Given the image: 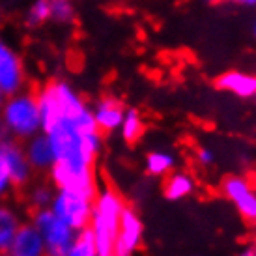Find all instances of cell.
<instances>
[{"instance_id":"obj_1","label":"cell","mask_w":256,"mask_h":256,"mask_svg":"<svg viewBox=\"0 0 256 256\" xmlns=\"http://www.w3.org/2000/svg\"><path fill=\"white\" fill-rule=\"evenodd\" d=\"M42 131L54 154L49 182L96 198V163L103 150V133L94 122L92 108L66 80H50L36 92Z\"/></svg>"},{"instance_id":"obj_2","label":"cell","mask_w":256,"mask_h":256,"mask_svg":"<svg viewBox=\"0 0 256 256\" xmlns=\"http://www.w3.org/2000/svg\"><path fill=\"white\" fill-rule=\"evenodd\" d=\"M124 208H126V200L116 189L108 185L103 189H98V194L94 198L90 224H88L96 240L98 256H114V242H116Z\"/></svg>"},{"instance_id":"obj_3","label":"cell","mask_w":256,"mask_h":256,"mask_svg":"<svg viewBox=\"0 0 256 256\" xmlns=\"http://www.w3.org/2000/svg\"><path fill=\"white\" fill-rule=\"evenodd\" d=\"M0 118L8 128L10 136L21 140V142L40 133L42 131V112H40L36 92L21 90L14 96H8L4 107L0 110Z\"/></svg>"},{"instance_id":"obj_4","label":"cell","mask_w":256,"mask_h":256,"mask_svg":"<svg viewBox=\"0 0 256 256\" xmlns=\"http://www.w3.org/2000/svg\"><path fill=\"white\" fill-rule=\"evenodd\" d=\"M28 220L38 228L45 245V256H66L72 247L77 232L60 220L50 212V208L32 210Z\"/></svg>"},{"instance_id":"obj_5","label":"cell","mask_w":256,"mask_h":256,"mask_svg":"<svg viewBox=\"0 0 256 256\" xmlns=\"http://www.w3.org/2000/svg\"><path fill=\"white\" fill-rule=\"evenodd\" d=\"M49 208L58 219L64 220L68 226L78 232L90 224L94 198L70 189H56Z\"/></svg>"},{"instance_id":"obj_6","label":"cell","mask_w":256,"mask_h":256,"mask_svg":"<svg viewBox=\"0 0 256 256\" xmlns=\"http://www.w3.org/2000/svg\"><path fill=\"white\" fill-rule=\"evenodd\" d=\"M220 192L249 226H256V187L250 180L236 174L226 176L220 182Z\"/></svg>"},{"instance_id":"obj_7","label":"cell","mask_w":256,"mask_h":256,"mask_svg":"<svg viewBox=\"0 0 256 256\" xmlns=\"http://www.w3.org/2000/svg\"><path fill=\"white\" fill-rule=\"evenodd\" d=\"M144 222L133 206L126 204L120 217V226L114 242V256H135V252L142 247Z\"/></svg>"},{"instance_id":"obj_8","label":"cell","mask_w":256,"mask_h":256,"mask_svg":"<svg viewBox=\"0 0 256 256\" xmlns=\"http://www.w3.org/2000/svg\"><path fill=\"white\" fill-rule=\"evenodd\" d=\"M0 159L4 161L8 172H10V178L14 182L15 191H22L28 184L34 182L36 178V172L32 170L22 142L17 138H6L0 142Z\"/></svg>"},{"instance_id":"obj_9","label":"cell","mask_w":256,"mask_h":256,"mask_svg":"<svg viewBox=\"0 0 256 256\" xmlns=\"http://www.w3.org/2000/svg\"><path fill=\"white\" fill-rule=\"evenodd\" d=\"M24 88V68L19 56L0 40V90L4 96H14Z\"/></svg>"},{"instance_id":"obj_10","label":"cell","mask_w":256,"mask_h":256,"mask_svg":"<svg viewBox=\"0 0 256 256\" xmlns=\"http://www.w3.org/2000/svg\"><path fill=\"white\" fill-rule=\"evenodd\" d=\"M0 256H45L42 234L30 220H24L21 228L17 230L12 245Z\"/></svg>"},{"instance_id":"obj_11","label":"cell","mask_w":256,"mask_h":256,"mask_svg":"<svg viewBox=\"0 0 256 256\" xmlns=\"http://www.w3.org/2000/svg\"><path fill=\"white\" fill-rule=\"evenodd\" d=\"M22 148H24V154H26V159H28L32 170L36 174H42V176L49 174L50 166L54 164V154H52L49 138L43 131L26 138L22 142Z\"/></svg>"},{"instance_id":"obj_12","label":"cell","mask_w":256,"mask_h":256,"mask_svg":"<svg viewBox=\"0 0 256 256\" xmlns=\"http://www.w3.org/2000/svg\"><path fill=\"white\" fill-rule=\"evenodd\" d=\"M124 112H126L124 103L114 96H103L92 108L94 122L101 133L118 131L122 120H124Z\"/></svg>"},{"instance_id":"obj_13","label":"cell","mask_w":256,"mask_h":256,"mask_svg":"<svg viewBox=\"0 0 256 256\" xmlns=\"http://www.w3.org/2000/svg\"><path fill=\"white\" fill-rule=\"evenodd\" d=\"M215 86L220 92L232 94L242 100H252L256 96V75L245 72H226L215 80Z\"/></svg>"},{"instance_id":"obj_14","label":"cell","mask_w":256,"mask_h":256,"mask_svg":"<svg viewBox=\"0 0 256 256\" xmlns=\"http://www.w3.org/2000/svg\"><path fill=\"white\" fill-rule=\"evenodd\" d=\"M194 189H196V184H194V178L189 172L172 170L168 176H164L163 194L164 198L170 200V202L185 200L194 192Z\"/></svg>"},{"instance_id":"obj_15","label":"cell","mask_w":256,"mask_h":256,"mask_svg":"<svg viewBox=\"0 0 256 256\" xmlns=\"http://www.w3.org/2000/svg\"><path fill=\"white\" fill-rule=\"evenodd\" d=\"M22 222H24L22 215L17 208L8 204L6 200L0 202V254L6 252L8 247L12 245L15 234L21 228Z\"/></svg>"},{"instance_id":"obj_16","label":"cell","mask_w":256,"mask_h":256,"mask_svg":"<svg viewBox=\"0 0 256 256\" xmlns=\"http://www.w3.org/2000/svg\"><path fill=\"white\" fill-rule=\"evenodd\" d=\"M54 191H56V187L50 184L49 180L47 182H32L22 189L24 204L28 206L30 212L49 208L50 202H52V196H54Z\"/></svg>"},{"instance_id":"obj_17","label":"cell","mask_w":256,"mask_h":256,"mask_svg":"<svg viewBox=\"0 0 256 256\" xmlns=\"http://www.w3.org/2000/svg\"><path fill=\"white\" fill-rule=\"evenodd\" d=\"M176 168V156L168 150H154L146 156L144 170L152 178H164Z\"/></svg>"},{"instance_id":"obj_18","label":"cell","mask_w":256,"mask_h":256,"mask_svg":"<svg viewBox=\"0 0 256 256\" xmlns=\"http://www.w3.org/2000/svg\"><path fill=\"white\" fill-rule=\"evenodd\" d=\"M144 133V122L142 116L136 108H126L124 112V120L120 124V135L124 142L135 144Z\"/></svg>"},{"instance_id":"obj_19","label":"cell","mask_w":256,"mask_h":256,"mask_svg":"<svg viewBox=\"0 0 256 256\" xmlns=\"http://www.w3.org/2000/svg\"><path fill=\"white\" fill-rule=\"evenodd\" d=\"M66 256H98V247L90 226L78 230Z\"/></svg>"},{"instance_id":"obj_20","label":"cell","mask_w":256,"mask_h":256,"mask_svg":"<svg viewBox=\"0 0 256 256\" xmlns=\"http://www.w3.org/2000/svg\"><path fill=\"white\" fill-rule=\"evenodd\" d=\"M49 6V19L56 22H70L75 15L72 0H45Z\"/></svg>"},{"instance_id":"obj_21","label":"cell","mask_w":256,"mask_h":256,"mask_svg":"<svg viewBox=\"0 0 256 256\" xmlns=\"http://www.w3.org/2000/svg\"><path fill=\"white\" fill-rule=\"evenodd\" d=\"M49 19V6L45 0H36L32 8L28 10V15H26V22L30 26H40L43 22Z\"/></svg>"},{"instance_id":"obj_22","label":"cell","mask_w":256,"mask_h":256,"mask_svg":"<svg viewBox=\"0 0 256 256\" xmlns=\"http://www.w3.org/2000/svg\"><path fill=\"white\" fill-rule=\"evenodd\" d=\"M15 187H14V182L10 178V172H8L6 164L4 161L0 159V202H4L8 200L12 194H14Z\"/></svg>"},{"instance_id":"obj_23","label":"cell","mask_w":256,"mask_h":256,"mask_svg":"<svg viewBox=\"0 0 256 256\" xmlns=\"http://www.w3.org/2000/svg\"><path fill=\"white\" fill-rule=\"evenodd\" d=\"M194 159H196V163L200 166H212L215 163V152L212 148H208V146H200L194 152Z\"/></svg>"},{"instance_id":"obj_24","label":"cell","mask_w":256,"mask_h":256,"mask_svg":"<svg viewBox=\"0 0 256 256\" xmlns=\"http://www.w3.org/2000/svg\"><path fill=\"white\" fill-rule=\"evenodd\" d=\"M238 256H256V243H249V245H245V247L240 250V254Z\"/></svg>"},{"instance_id":"obj_25","label":"cell","mask_w":256,"mask_h":256,"mask_svg":"<svg viewBox=\"0 0 256 256\" xmlns=\"http://www.w3.org/2000/svg\"><path fill=\"white\" fill-rule=\"evenodd\" d=\"M6 138H10V133H8V128L4 126L2 118H0V142H2V140H6Z\"/></svg>"},{"instance_id":"obj_26","label":"cell","mask_w":256,"mask_h":256,"mask_svg":"<svg viewBox=\"0 0 256 256\" xmlns=\"http://www.w3.org/2000/svg\"><path fill=\"white\" fill-rule=\"evenodd\" d=\"M230 2H234V4H238V6H245V8L256 6V0H230Z\"/></svg>"},{"instance_id":"obj_27","label":"cell","mask_w":256,"mask_h":256,"mask_svg":"<svg viewBox=\"0 0 256 256\" xmlns=\"http://www.w3.org/2000/svg\"><path fill=\"white\" fill-rule=\"evenodd\" d=\"M4 101H6V96H4V92L0 90V110H2V107H4Z\"/></svg>"},{"instance_id":"obj_28","label":"cell","mask_w":256,"mask_h":256,"mask_svg":"<svg viewBox=\"0 0 256 256\" xmlns=\"http://www.w3.org/2000/svg\"><path fill=\"white\" fill-rule=\"evenodd\" d=\"M204 2H208V4H215V2H222V0H204Z\"/></svg>"},{"instance_id":"obj_29","label":"cell","mask_w":256,"mask_h":256,"mask_svg":"<svg viewBox=\"0 0 256 256\" xmlns=\"http://www.w3.org/2000/svg\"><path fill=\"white\" fill-rule=\"evenodd\" d=\"M252 32H254V38H256V21H254V26H252Z\"/></svg>"},{"instance_id":"obj_30","label":"cell","mask_w":256,"mask_h":256,"mask_svg":"<svg viewBox=\"0 0 256 256\" xmlns=\"http://www.w3.org/2000/svg\"><path fill=\"white\" fill-rule=\"evenodd\" d=\"M189 256H200V254H189Z\"/></svg>"},{"instance_id":"obj_31","label":"cell","mask_w":256,"mask_h":256,"mask_svg":"<svg viewBox=\"0 0 256 256\" xmlns=\"http://www.w3.org/2000/svg\"><path fill=\"white\" fill-rule=\"evenodd\" d=\"M252 100H254V103H256V96H254V98H252Z\"/></svg>"}]
</instances>
